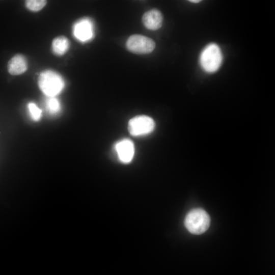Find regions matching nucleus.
Here are the masks:
<instances>
[{"mask_svg": "<svg viewBox=\"0 0 275 275\" xmlns=\"http://www.w3.org/2000/svg\"><path fill=\"white\" fill-rule=\"evenodd\" d=\"M153 119L146 115L136 116L128 122V130L134 136L146 135L152 132L155 128Z\"/></svg>", "mask_w": 275, "mask_h": 275, "instance_id": "20e7f679", "label": "nucleus"}, {"mask_svg": "<svg viewBox=\"0 0 275 275\" xmlns=\"http://www.w3.org/2000/svg\"><path fill=\"white\" fill-rule=\"evenodd\" d=\"M28 109L33 120L38 121L40 119L42 111L35 103L30 102L28 104Z\"/></svg>", "mask_w": 275, "mask_h": 275, "instance_id": "ddd939ff", "label": "nucleus"}, {"mask_svg": "<svg viewBox=\"0 0 275 275\" xmlns=\"http://www.w3.org/2000/svg\"><path fill=\"white\" fill-rule=\"evenodd\" d=\"M69 47L68 39L63 36L55 38L52 42V50L57 56H62L65 53Z\"/></svg>", "mask_w": 275, "mask_h": 275, "instance_id": "9d476101", "label": "nucleus"}, {"mask_svg": "<svg viewBox=\"0 0 275 275\" xmlns=\"http://www.w3.org/2000/svg\"><path fill=\"white\" fill-rule=\"evenodd\" d=\"M65 83L57 72L47 70L42 71L38 77V86L41 91L48 97H54L63 90Z\"/></svg>", "mask_w": 275, "mask_h": 275, "instance_id": "f257e3e1", "label": "nucleus"}, {"mask_svg": "<svg viewBox=\"0 0 275 275\" xmlns=\"http://www.w3.org/2000/svg\"><path fill=\"white\" fill-rule=\"evenodd\" d=\"M28 68L25 58L22 54H17L9 61L7 69L9 73L13 75H20L24 73Z\"/></svg>", "mask_w": 275, "mask_h": 275, "instance_id": "1a4fd4ad", "label": "nucleus"}, {"mask_svg": "<svg viewBox=\"0 0 275 275\" xmlns=\"http://www.w3.org/2000/svg\"><path fill=\"white\" fill-rule=\"evenodd\" d=\"M223 60L222 51L215 43H210L202 50L200 56V63L202 69L208 73L216 71Z\"/></svg>", "mask_w": 275, "mask_h": 275, "instance_id": "7ed1b4c3", "label": "nucleus"}, {"mask_svg": "<svg viewBox=\"0 0 275 275\" xmlns=\"http://www.w3.org/2000/svg\"><path fill=\"white\" fill-rule=\"evenodd\" d=\"M45 105L47 111L51 114L58 113L61 109L60 102L55 97H48Z\"/></svg>", "mask_w": 275, "mask_h": 275, "instance_id": "9b49d317", "label": "nucleus"}, {"mask_svg": "<svg viewBox=\"0 0 275 275\" xmlns=\"http://www.w3.org/2000/svg\"><path fill=\"white\" fill-rule=\"evenodd\" d=\"M73 34L75 38L81 42L91 40L94 36V25L89 18H82L77 21L73 26Z\"/></svg>", "mask_w": 275, "mask_h": 275, "instance_id": "423d86ee", "label": "nucleus"}, {"mask_svg": "<svg viewBox=\"0 0 275 275\" xmlns=\"http://www.w3.org/2000/svg\"><path fill=\"white\" fill-rule=\"evenodd\" d=\"M114 150L122 163H129L133 159L135 149L134 144L130 140L123 139L118 141L114 145Z\"/></svg>", "mask_w": 275, "mask_h": 275, "instance_id": "0eeeda50", "label": "nucleus"}, {"mask_svg": "<svg viewBox=\"0 0 275 275\" xmlns=\"http://www.w3.org/2000/svg\"><path fill=\"white\" fill-rule=\"evenodd\" d=\"M191 3H199L201 2V1H199V0H191V1H189Z\"/></svg>", "mask_w": 275, "mask_h": 275, "instance_id": "4468645a", "label": "nucleus"}, {"mask_svg": "<svg viewBox=\"0 0 275 275\" xmlns=\"http://www.w3.org/2000/svg\"><path fill=\"white\" fill-rule=\"evenodd\" d=\"M126 47L131 52L138 54H146L152 52L155 46L154 41L141 35H133L126 41Z\"/></svg>", "mask_w": 275, "mask_h": 275, "instance_id": "39448f33", "label": "nucleus"}, {"mask_svg": "<svg viewBox=\"0 0 275 275\" xmlns=\"http://www.w3.org/2000/svg\"><path fill=\"white\" fill-rule=\"evenodd\" d=\"M44 0H27L25 2L26 7L31 11L37 12L41 10L46 4Z\"/></svg>", "mask_w": 275, "mask_h": 275, "instance_id": "f8f14e48", "label": "nucleus"}, {"mask_svg": "<svg viewBox=\"0 0 275 275\" xmlns=\"http://www.w3.org/2000/svg\"><path fill=\"white\" fill-rule=\"evenodd\" d=\"M142 20L144 25L147 29L151 30H156L161 26L163 17L159 10L152 9L144 14Z\"/></svg>", "mask_w": 275, "mask_h": 275, "instance_id": "6e6552de", "label": "nucleus"}, {"mask_svg": "<svg viewBox=\"0 0 275 275\" xmlns=\"http://www.w3.org/2000/svg\"><path fill=\"white\" fill-rule=\"evenodd\" d=\"M210 218L208 213L201 208L190 210L186 215L184 225L188 231L194 234L204 233L209 228Z\"/></svg>", "mask_w": 275, "mask_h": 275, "instance_id": "f03ea898", "label": "nucleus"}]
</instances>
